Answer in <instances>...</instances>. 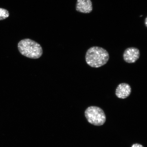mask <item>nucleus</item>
Instances as JSON below:
<instances>
[{
  "label": "nucleus",
  "mask_w": 147,
  "mask_h": 147,
  "mask_svg": "<svg viewBox=\"0 0 147 147\" xmlns=\"http://www.w3.org/2000/svg\"><path fill=\"white\" fill-rule=\"evenodd\" d=\"M109 55L107 51L103 48L93 47L88 49L86 53V63L92 67L98 68L107 63Z\"/></svg>",
  "instance_id": "1"
},
{
  "label": "nucleus",
  "mask_w": 147,
  "mask_h": 147,
  "mask_svg": "<svg viewBox=\"0 0 147 147\" xmlns=\"http://www.w3.org/2000/svg\"><path fill=\"white\" fill-rule=\"evenodd\" d=\"M18 51L23 56L33 59L39 58L43 54V49L39 44L33 40L26 38L18 44Z\"/></svg>",
  "instance_id": "2"
},
{
  "label": "nucleus",
  "mask_w": 147,
  "mask_h": 147,
  "mask_svg": "<svg viewBox=\"0 0 147 147\" xmlns=\"http://www.w3.org/2000/svg\"><path fill=\"white\" fill-rule=\"evenodd\" d=\"M84 113L88 122L94 125H102L106 122L105 113L98 107L90 106L86 109Z\"/></svg>",
  "instance_id": "3"
},
{
  "label": "nucleus",
  "mask_w": 147,
  "mask_h": 147,
  "mask_svg": "<svg viewBox=\"0 0 147 147\" xmlns=\"http://www.w3.org/2000/svg\"><path fill=\"white\" fill-rule=\"evenodd\" d=\"M140 52L137 48H128L125 50L123 58L125 62L128 63H134L139 59Z\"/></svg>",
  "instance_id": "4"
},
{
  "label": "nucleus",
  "mask_w": 147,
  "mask_h": 147,
  "mask_svg": "<svg viewBox=\"0 0 147 147\" xmlns=\"http://www.w3.org/2000/svg\"><path fill=\"white\" fill-rule=\"evenodd\" d=\"M76 9L77 11L82 13H90L93 10L91 0H77Z\"/></svg>",
  "instance_id": "5"
},
{
  "label": "nucleus",
  "mask_w": 147,
  "mask_h": 147,
  "mask_svg": "<svg viewBox=\"0 0 147 147\" xmlns=\"http://www.w3.org/2000/svg\"><path fill=\"white\" fill-rule=\"evenodd\" d=\"M131 88L128 84L123 83L119 84L116 89L115 95L118 98L125 99L129 96Z\"/></svg>",
  "instance_id": "6"
},
{
  "label": "nucleus",
  "mask_w": 147,
  "mask_h": 147,
  "mask_svg": "<svg viewBox=\"0 0 147 147\" xmlns=\"http://www.w3.org/2000/svg\"><path fill=\"white\" fill-rule=\"evenodd\" d=\"M9 13L8 10L6 9L0 8V20H5L8 18Z\"/></svg>",
  "instance_id": "7"
},
{
  "label": "nucleus",
  "mask_w": 147,
  "mask_h": 147,
  "mask_svg": "<svg viewBox=\"0 0 147 147\" xmlns=\"http://www.w3.org/2000/svg\"><path fill=\"white\" fill-rule=\"evenodd\" d=\"M131 147H144L143 146H142V145L137 144H134L133 146H132Z\"/></svg>",
  "instance_id": "8"
},
{
  "label": "nucleus",
  "mask_w": 147,
  "mask_h": 147,
  "mask_svg": "<svg viewBox=\"0 0 147 147\" xmlns=\"http://www.w3.org/2000/svg\"><path fill=\"white\" fill-rule=\"evenodd\" d=\"M147 17L146 18V19H145V25H146V26L147 27Z\"/></svg>",
  "instance_id": "9"
}]
</instances>
